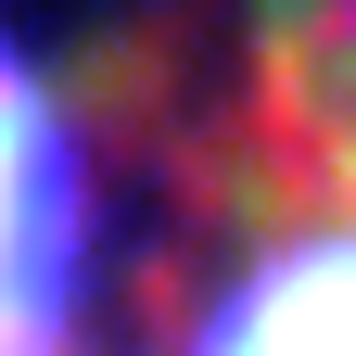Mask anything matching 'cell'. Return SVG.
Segmentation results:
<instances>
[{"instance_id": "6da1fadb", "label": "cell", "mask_w": 356, "mask_h": 356, "mask_svg": "<svg viewBox=\"0 0 356 356\" xmlns=\"http://www.w3.org/2000/svg\"><path fill=\"white\" fill-rule=\"evenodd\" d=\"M89 293V165L51 76L0 26V356H64Z\"/></svg>"}, {"instance_id": "7a4b0ae2", "label": "cell", "mask_w": 356, "mask_h": 356, "mask_svg": "<svg viewBox=\"0 0 356 356\" xmlns=\"http://www.w3.org/2000/svg\"><path fill=\"white\" fill-rule=\"evenodd\" d=\"M191 356H356V229H318V242L267 254L191 331Z\"/></svg>"}]
</instances>
